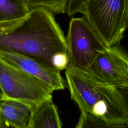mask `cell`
Here are the masks:
<instances>
[{
    "label": "cell",
    "instance_id": "obj_1",
    "mask_svg": "<svg viewBox=\"0 0 128 128\" xmlns=\"http://www.w3.org/2000/svg\"><path fill=\"white\" fill-rule=\"evenodd\" d=\"M0 52L32 57L54 68L53 55L67 52L66 36L53 12L37 7L24 18L0 22Z\"/></svg>",
    "mask_w": 128,
    "mask_h": 128
},
{
    "label": "cell",
    "instance_id": "obj_2",
    "mask_svg": "<svg viewBox=\"0 0 128 128\" xmlns=\"http://www.w3.org/2000/svg\"><path fill=\"white\" fill-rule=\"evenodd\" d=\"M65 75L70 98L80 112L90 114L112 128H128V112L116 88L98 82L86 72L68 67Z\"/></svg>",
    "mask_w": 128,
    "mask_h": 128
},
{
    "label": "cell",
    "instance_id": "obj_3",
    "mask_svg": "<svg viewBox=\"0 0 128 128\" xmlns=\"http://www.w3.org/2000/svg\"><path fill=\"white\" fill-rule=\"evenodd\" d=\"M2 98L28 106L32 112L52 101L54 91L46 84L0 58Z\"/></svg>",
    "mask_w": 128,
    "mask_h": 128
},
{
    "label": "cell",
    "instance_id": "obj_4",
    "mask_svg": "<svg viewBox=\"0 0 128 128\" xmlns=\"http://www.w3.org/2000/svg\"><path fill=\"white\" fill-rule=\"evenodd\" d=\"M128 0H88L82 12L107 46H116L128 27Z\"/></svg>",
    "mask_w": 128,
    "mask_h": 128
},
{
    "label": "cell",
    "instance_id": "obj_5",
    "mask_svg": "<svg viewBox=\"0 0 128 128\" xmlns=\"http://www.w3.org/2000/svg\"><path fill=\"white\" fill-rule=\"evenodd\" d=\"M66 41L67 67L84 72L88 70L99 54L108 47L84 16L70 20Z\"/></svg>",
    "mask_w": 128,
    "mask_h": 128
},
{
    "label": "cell",
    "instance_id": "obj_6",
    "mask_svg": "<svg viewBox=\"0 0 128 128\" xmlns=\"http://www.w3.org/2000/svg\"><path fill=\"white\" fill-rule=\"evenodd\" d=\"M128 56L116 46L108 47L85 72L94 80L118 88L128 84Z\"/></svg>",
    "mask_w": 128,
    "mask_h": 128
},
{
    "label": "cell",
    "instance_id": "obj_7",
    "mask_svg": "<svg viewBox=\"0 0 128 128\" xmlns=\"http://www.w3.org/2000/svg\"><path fill=\"white\" fill-rule=\"evenodd\" d=\"M0 58L42 80L54 91L64 88L65 82L60 70L46 66L34 58L10 52H0Z\"/></svg>",
    "mask_w": 128,
    "mask_h": 128
},
{
    "label": "cell",
    "instance_id": "obj_8",
    "mask_svg": "<svg viewBox=\"0 0 128 128\" xmlns=\"http://www.w3.org/2000/svg\"><path fill=\"white\" fill-rule=\"evenodd\" d=\"M32 111L27 105L2 98L0 100V128H29Z\"/></svg>",
    "mask_w": 128,
    "mask_h": 128
},
{
    "label": "cell",
    "instance_id": "obj_9",
    "mask_svg": "<svg viewBox=\"0 0 128 128\" xmlns=\"http://www.w3.org/2000/svg\"><path fill=\"white\" fill-rule=\"evenodd\" d=\"M62 126L58 108L50 101L32 112L29 128H61Z\"/></svg>",
    "mask_w": 128,
    "mask_h": 128
},
{
    "label": "cell",
    "instance_id": "obj_10",
    "mask_svg": "<svg viewBox=\"0 0 128 128\" xmlns=\"http://www.w3.org/2000/svg\"><path fill=\"white\" fill-rule=\"evenodd\" d=\"M30 10L26 0H0V22L24 18Z\"/></svg>",
    "mask_w": 128,
    "mask_h": 128
},
{
    "label": "cell",
    "instance_id": "obj_11",
    "mask_svg": "<svg viewBox=\"0 0 128 128\" xmlns=\"http://www.w3.org/2000/svg\"><path fill=\"white\" fill-rule=\"evenodd\" d=\"M30 9L44 7L56 14H66L68 0H26Z\"/></svg>",
    "mask_w": 128,
    "mask_h": 128
},
{
    "label": "cell",
    "instance_id": "obj_12",
    "mask_svg": "<svg viewBox=\"0 0 128 128\" xmlns=\"http://www.w3.org/2000/svg\"><path fill=\"white\" fill-rule=\"evenodd\" d=\"M52 63L56 69L62 70L66 69L68 64V58L67 52H60L53 55Z\"/></svg>",
    "mask_w": 128,
    "mask_h": 128
},
{
    "label": "cell",
    "instance_id": "obj_13",
    "mask_svg": "<svg viewBox=\"0 0 128 128\" xmlns=\"http://www.w3.org/2000/svg\"><path fill=\"white\" fill-rule=\"evenodd\" d=\"M88 0H68L66 14L69 16L76 13H82L85 4Z\"/></svg>",
    "mask_w": 128,
    "mask_h": 128
},
{
    "label": "cell",
    "instance_id": "obj_14",
    "mask_svg": "<svg viewBox=\"0 0 128 128\" xmlns=\"http://www.w3.org/2000/svg\"><path fill=\"white\" fill-rule=\"evenodd\" d=\"M120 92L128 112V84L116 88Z\"/></svg>",
    "mask_w": 128,
    "mask_h": 128
},
{
    "label": "cell",
    "instance_id": "obj_15",
    "mask_svg": "<svg viewBox=\"0 0 128 128\" xmlns=\"http://www.w3.org/2000/svg\"><path fill=\"white\" fill-rule=\"evenodd\" d=\"M2 90L0 88V97H2Z\"/></svg>",
    "mask_w": 128,
    "mask_h": 128
},
{
    "label": "cell",
    "instance_id": "obj_16",
    "mask_svg": "<svg viewBox=\"0 0 128 128\" xmlns=\"http://www.w3.org/2000/svg\"></svg>",
    "mask_w": 128,
    "mask_h": 128
},
{
    "label": "cell",
    "instance_id": "obj_17",
    "mask_svg": "<svg viewBox=\"0 0 128 128\" xmlns=\"http://www.w3.org/2000/svg\"><path fill=\"white\" fill-rule=\"evenodd\" d=\"M127 63H128V60H127Z\"/></svg>",
    "mask_w": 128,
    "mask_h": 128
},
{
    "label": "cell",
    "instance_id": "obj_18",
    "mask_svg": "<svg viewBox=\"0 0 128 128\" xmlns=\"http://www.w3.org/2000/svg\"><path fill=\"white\" fill-rule=\"evenodd\" d=\"M1 98H1V97H0V99H1Z\"/></svg>",
    "mask_w": 128,
    "mask_h": 128
}]
</instances>
